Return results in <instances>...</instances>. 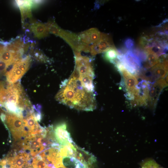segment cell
Here are the masks:
<instances>
[{"label":"cell","instance_id":"obj_8","mask_svg":"<svg viewBox=\"0 0 168 168\" xmlns=\"http://www.w3.org/2000/svg\"><path fill=\"white\" fill-rule=\"evenodd\" d=\"M168 75L165 79H159L150 82L148 100V103L152 108L156 106L159 96L162 90L168 85Z\"/></svg>","mask_w":168,"mask_h":168},{"label":"cell","instance_id":"obj_16","mask_svg":"<svg viewBox=\"0 0 168 168\" xmlns=\"http://www.w3.org/2000/svg\"><path fill=\"white\" fill-rule=\"evenodd\" d=\"M62 162L63 165L67 168H88L73 157H62Z\"/></svg>","mask_w":168,"mask_h":168},{"label":"cell","instance_id":"obj_13","mask_svg":"<svg viewBox=\"0 0 168 168\" xmlns=\"http://www.w3.org/2000/svg\"><path fill=\"white\" fill-rule=\"evenodd\" d=\"M48 164L54 165L60 161L62 157L60 154L59 147H51L39 155Z\"/></svg>","mask_w":168,"mask_h":168},{"label":"cell","instance_id":"obj_11","mask_svg":"<svg viewBox=\"0 0 168 168\" xmlns=\"http://www.w3.org/2000/svg\"><path fill=\"white\" fill-rule=\"evenodd\" d=\"M74 157L88 168L96 161V157L93 154L78 146L73 145Z\"/></svg>","mask_w":168,"mask_h":168},{"label":"cell","instance_id":"obj_3","mask_svg":"<svg viewBox=\"0 0 168 168\" xmlns=\"http://www.w3.org/2000/svg\"><path fill=\"white\" fill-rule=\"evenodd\" d=\"M121 74L123 79L125 89L126 91V96L131 101L132 100L133 95L138 83L137 77L130 72L117 59L114 63Z\"/></svg>","mask_w":168,"mask_h":168},{"label":"cell","instance_id":"obj_10","mask_svg":"<svg viewBox=\"0 0 168 168\" xmlns=\"http://www.w3.org/2000/svg\"><path fill=\"white\" fill-rule=\"evenodd\" d=\"M54 133L56 141L61 145H68L74 142L64 122L61 123L55 127Z\"/></svg>","mask_w":168,"mask_h":168},{"label":"cell","instance_id":"obj_15","mask_svg":"<svg viewBox=\"0 0 168 168\" xmlns=\"http://www.w3.org/2000/svg\"><path fill=\"white\" fill-rule=\"evenodd\" d=\"M30 28L35 36L39 39L44 37L48 34L49 31L46 24L40 22L33 23Z\"/></svg>","mask_w":168,"mask_h":168},{"label":"cell","instance_id":"obj_22","mask_svg":"<svg viewBox=\"0 0 168 168\" xmlns=\"http://www.w3.org/2000/svg\"><path fill=\"white\" fill-rule=\"evenodd\" d=\"M49 32L58 36L61 29L53 21H49L46 24Z\"/></svg>","mask_w":168,"mask_h":168},{"label":"cell","instance_id":"obj_26","mask_svg":"<svg viewBox=\"0 0 168 168\" xmlns=\"http://www.w3.org/2000/svg\"><path fill=\"white\" fill-rule=\"evenodd\" d=\"M56 168H67L62 164V161L54 165Z\"/></svg>","mask_w":168,"mask_h":168},{"label":"cell","instance_id":"obj_12","mask_svg":"<svg viewBox=\"0 0 168 168\" xmlns=\"http://www.w3.org/2000/svg\"><path fill=\"white\" fill-rule=\"evenodd\" d=\"M151 82L165 77L168 72V60L167 59L157 63L148 70Z\"/></svg>","mask_w":168,"mask_h":168},{"label":"cell","instance_id":"obj_7","mask_svg":"<svg viewBox=\"0 0 168 168\" xmlns=\"http://www.w3.org/2000/svg\"><path fill=\"white\" fill-rule=\"evenodd\" d=\"M43 139L40 134L30 136L23 141L22 146L30 156H34L44 149L45 147L42 141Z\"/></svg>","mask_w":168,"mask_h":168},{"label":"cell","instance_id":"obj_2","mask_svg":"<svg viewBox=\"0 0 168 168\" xmlns=\"http://www.w3.org/2000/svg\"><path fill=\"white\" fill-rule=\"evenodd\" d=\"M0 118L5 126L11 132L16 141L22 143L30 136L25 130L26 124L22 117L16 114L7 112L2 113Z\"/></svg>","mask_w":168,"mask_h":168},{"label":"cell","instance_id":"obj_18","mask_svg":"<svg viewBox=\"0 0 168 168\" xmlns=\"http://www.w3.org/2000/svg\"><path fill=\"white\" fill-rule=\"evenodd\" d=\"M145 52L147 54V59L144 65L146 69L150 68L161 62L159 58L152 52Z\"/></svg>","mask_w":168,"mask_h":168},{"label":"cell","instance_id":"obj_14","mask_svg":"<svg viewBox=\"0 0 168 168\" xmlns=\"http://www.w3.org/2000/svg\"><path fill=\"white\" fill-rule=\"evenodd\" d=\"M101 34V33L97 29L91 28L82 32L78 35L83 43L89 45L98 41Z\"/></svg>","mask_w":168,"mask_h":168},{"label":"cell","instance_id":"obj_5","mask_svg":"<svg viewBox=\"0 0 168 168\" xmlns=\"http://www.w3.org/2000/svg\"><path fill=\"white\" fill-rule=\"evenodd\" d=\"M118 59L131 74L138 76L142 70L141 62L131 50L124 54H119Z\"/></svg>","mask_w":168,"mask_h":168},{"label":"cell","instance_id":"obj_17","mask_svg":"<svg viewBox=\"0 0 168 168\" xmlns=\"http://www.w3.org/2000/svg\"><path fill=\"white\" fill-rule=\"evenodd\" d=\"M21 12L22 21L26 16H31V8L33 2L32 1H16Z\"/></svg>","mask_w":168,"mask_h":168},{"label":"cell","instance_id":"obj_1","mask_svg":"<svg viewBox=\"0 0 168 168\" xmlns=\"http://www.w3.org/2000/svg\"><path fill=\"white\" fill-rule=\"evenodd\" d=\"M55 99L60 103L78 110L93 111L96 107L94 93L88 92L82 86L74 71L68 79L62 82Z\"/></svg>","mask_w":168,"mask_h":168},{"label":"cell","instance_id":"obj_24","mask_svg":"<svg viewBox=\"0 0 168 168\" xmlns=\"http://www.w3.org/2000/svg\"><path fill=\"white\" fill-rule=\"evenodd\" d=\"M124 45L127 49L131 50L134 46V42L132 39L128 38L125 40Z\"/></svg>","mask_w":168,"mask_h":168},{"label":"cell","instance_id":"obj_25","mask_svg":"<svg viewBox=\"0 0 168 168\" xmlns=\"http://www.w3.org/2000/svg\"><path fill=\"white\" fill-rule=\"evenodd\" d=\"M10 66L6 62L0 60V73H6L8 67Z\"/></svg>","mask_w":168,"mask_h":168},{"label":"cell","instance_id":"obj_21","mask_svg":"<svg viewBox=\"0 0 168 168\" xmlns=\"http://www.w3.org/2000/svg\"><path fill=\"white\" fill-rule=\"evenodd\" d=\"M140 165L142 168H164L152 158L144 160L141 163Z\"/></svg>","mask_w":168,"mask_h":168},{"label":"cell","instance_id":"obj_6","mask_svg":"<svg viewBox=\"0 0 168 168\" xmlns=\"http://www.w3.org/2000/svg\"><path fill=\"white\" fill-rule=\"evenodd\" d=\"M58 36L63 38L69 44L74 52L81 53V51L90 52L89 45L83 43L78 35L69 31L61 29Z\"/></svg>","mask_w":168,"mask_h":168},{"label":"cell","instance_id":"obj_23","mask_svg":"<svg viewBox=\"0 0 168 168\" xmlns=\"http://www.w3.org/2000/svg\"><path fill=\"white\" fill-rule=\"evenodd\" d=\"M131 50L141 62H145L146 61L147 59V54L144 50L142 51L137 49Z\"/></svg>","mask_w":168,"mask_h":168},{"label":"cell","instance_id":"obj_4","mask_svg":"<svg viewBox=\"0 0 168 168\" xmlns=\"http://www.w3.org/2000/svg\"><path fill=\"white\" fill-rule=\"evenodd\" d=\"M31 61L30 57L27 56L15 61L11 69L5 73L7 81L11 83L18 82L28 70Z\"/></svg>","mask_w":168,"mask_h":168},{"label":"cell","instance_id":"obj_9","mask_svg":"<svg viewBox=\"0 0 168 168\" xmlns=\"http://www.w3.org/2000/svg\"><path fill=\"white\" fill-rule=\"evenodd\" d=\"M114 47L115 46L111 36L108 34L101 33L99 40L90 46V52L92 55L94 56Z\"/></svg>","mask_w":168,"mask_h":168},{"label":"cell","instance_id":"obj_20","mask_svg":"<svg viewBox=\"0 0 168 168\" xmlns=\"http://www.w3.org/2000/svg\"><path fill=\"white\" fill-rule=\"evenodd\" d=\"M75 143L68 145H60L59 149L60 155L62 157L70 156L74 157L73 145Z\"/></svg>","mask_w":168,"mask_h":168},{"label":"cell","instance_id":"obj_19","mask_svg":"<svg viewBox=\"0 0 168 168\" xmlns=\"http://www.w3.org/2000/svg\"><path fill=\"white\" fill-rule=\"evenodd\" d=\"M119 53L115 47H114L104 52L103 56L105 60L113 63L117 59Z\"/></svg>","mask_w":168,"mask_h":168}]
</instances>
